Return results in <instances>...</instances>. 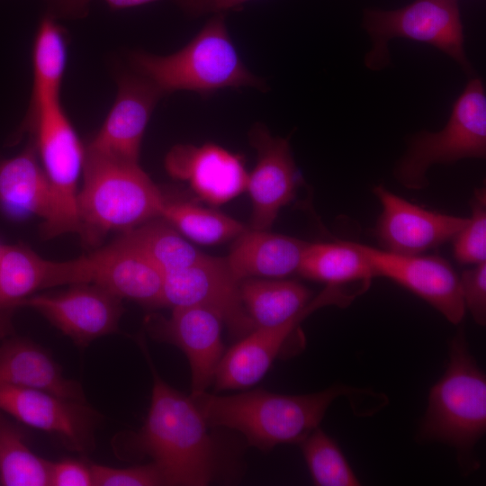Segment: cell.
Here are the masks:
<instances>
[{
  "label": "cell",
  "mask_w": 486,
  "mask_h": 486,
  "mask_svg": "<svg viewBox=\"0 0 486 486\" xmlns=\"http://www.w3.org/2000/svg\"><path fill=\"white\" fill-rule=\"evenodd\" d=\"M140 346L152 374L148 412L135 435V453L147 455L161 472L166 485L202 486L213 482L218 451L208 425L190 395L178 392L159 374L142 337Z\"/></svg>",
  "instance_id": "6da1fadb"
},
{
  "label": "cell",
  "mask_w": 486,
  "mask_h": 486,
  "mask_svg": "<svg viewBox=\"0 0 486 486\" xmlns=\"http://www.w3.org/2000/svg\"><path fill=\"white\" fill-rule=\"evenodd\" d=\"M357 392L335 384L301 395L256 389L233 395L203 392L190 396L208 427L236 430L249 446L267 451L280 444H299L319 427L337 398Z\"/></svg>",
  "instance_id": "7a4b0ae2"
},
{
  "label": "cell",
  "mask_w": 486,
  "mask_h": 486,
  "mask_svg": "<svg viewBox=\"0 0 486 486\" xmlns=\"http://www.w3.org/2000/svg\"><path fill=\"white\" fill-rule=\"evenodd\" d=\"M82 175L76 209L84 245L94 247L110 232L122 233L160 217L165 196L139 163L85 149Z\"/></svg>",
  "instance_id": "3957f363"
},
{
  "label": "cell",
  "mask_w": 486,
  "mask_h": 486,
  "mask_svg": "<svg viewBox=\"0 0 486 486\" xmlns=\"http://www.w3.org/2000/svg\"><path fill=\"white\" fill-rule=\"evenodd\" d=\"M133 70L164 94L192 91L209 94L227 87L266 89L265 81L250 72L230 37L225 14H215L184 48L159 56L144 51L130 56Z\"/></svg>",
  "instance_id": "277c9868"
},
{
  "label": "cell",
  "mask_w": 486,
  "mask_h": 486,
  "mask_svg": "<svg viewBox=\"0 0 486 486\" xmlns=\"http://www.w3.org/2000/svg\"><path fill=\"white\" fill-rule=\"evenodd\" d=\"M485 431L486 376L461 331L451 340L446 372L430 390L418 436L468 451Z\"/></svg>",
  "instance_id": "5b68a950"
},
{
  "label": "cell",
  "mask_w": 486,
  "mask_h": 486,
  "mask_svg": "<svg viewBox=\"0 0 486 486\" xmlns=\"http://www.w3.org/2000/svg\"><path fill=\"white\" fill-rule=\"evenodd\" d=\"M32 133V142L46 175L51 199L50 213L40 226L47 239L77 233V184L83 171L85 148L59 100L28 112L19 133Z\"/></svg>",
  "instance_id": "8992f818"
},
{
  "label": "cell",
  "mask_w": 486,
  "mask_h": 486,
  "mask_svg": "<svg viewBox=\"0 0 486 486\" xmlns=\"http://www.w3.org/2000/svg\"><path fill=\"white\" fill-rule=\"evenodd\" d=\"M486 155V94L480 78H472L453 105L446 126L439 131L415 135L394 176L413 190L428 184L427 172L435 164H453L463 158Z\"/></svg>",
  "instance_id": "52a82bcc"
},
{
  "label": "cell",
  "mask_w": 486,
  "mask_h": 486,
  "mask_svg": "<svg viewBox=\"0 0 486 486\" xmlns=\"http://www.w3.org/2000/svg\"><path fill=\"white\" fill-rule=\"evenodd\" d=\"M363 26L372 40L365 66L379 70L390 62L388 42L394 38L432 45L454 59L468 75L472 66L464 48V29L457 0H415L396 10L367 9Z\"/></svg>",
  "instance_id": "ba28073f"
},
{
  "label": "cell",
  "mask_w": 486,
  "mask_h": 486,
  "mask_svg": "<svg viewBox=\"0 0 486 486\" xmlns=\"http://www.w3.org/2000/svg\"><path fill=\"white\" fill-rule=\"evenodd\" d=\"M368 289L354 291L344 286L326 285L309 304L286 322L269 328H255L224 352L217 367L213 385L216 392L247 389L257 383L267 373L286 340L311 313L326 306L345 308Z\"/></svg>",
  "instance_id": "9c48e42d"
},
{
  "label": "cell",
  "mask_w": 486,
  "mask_h": 486,
  "mask_svg": "<svg viewBox=\"0 0 486 486\" xmlns=\"http://www.w3.org/2000/svg\"><path fill=\"white\" fill-rule=\"evenodd\" d=\"M68 265L69 285L93 284L122 300L148 308L164 307L163 273L122 236L87 255L68 260Z\"/></svg>",
  "instance_id": "30bf717a"
},
{
  "label": "cell",
  "mask_w": 486,
  "mask_h": 486,
  "mask_svg": "<svg viewBox=\"0 0 486 486\" xmlns=\"http://www.w3.org/2000/svg\"><path fill=\"white\" fill-rule=\"evenodd\" d=\"M239 283L226 257L207 256L186 268L164 274V307L200 306L214 311L231 336L241 338L255 329L239 294Z\"/></svg>",
  "instance_id": "8fae6325"
},
{
  "label": "cell",
  "mask_w": 486,
  "mask_h": 486,
  "mask_svg": "<svg viewBox=\"0 0 486 486\" xmlns=\"http://www.w3.org/2000/svg\"><path fill=\"white\" fill-rule=\"evenodd\" d=\"M13 307L37 310L78 347L115 333L124 312L122 300L93 284H75L59 292L35 294Z\"/></svg>",
  "instance_id": "7c38bea8"
},
{
  "label": "cell",
  "mask_w": 486,
  "mask_h": 486,
  "mask_svg": "<svg viewBox=\"0 0 486 486\" xmlns=\"http://www.w3.org/2000/svg\"><path fill=\"white\" fill-rule=\"evenodd\" d=\"M0 410L58 437L69 449L90 451L98 413L86 402L0 382Z\"/></svg>",
  "instance_id": "4fadbf2b"
},
{
  "label": "cell",
  "mask_w": 486,
  "mask_h": 486,
  "mask_svg": "<svg viewBox=\"0 0 486 486\" xmlns=\"http://www.w3.org/2000/svg\"><path fill=\"white\" fill-rule=\"evenodd\" d=\"M374 276H383L410 290L452 324L465 312L459 276L448 261L437 256L400 255L357 243Z\"/></svg>",
  "instance_id": "5bb4252c"
},
{
  "label": "cell",
  "mask_w": 486,
  "mask_h": 486,
  "mask_svg": "<svg viewBox=\"0 0 486 486\" xmlns=\"http://www.w3.org/2000/svg\"><path fill=\"white\" fill-rule=\"evenodd\" d=\"M223 321L214 311L200 306L172 308L169 318L158 315L146 320L150 337L177 346L186 356L191 369L190 395L206 392L224 354Z\"/></svg>",
  "instance_id": "9a60e30c"
},
{
  "label": "cell",
  "mask_w": 486,
  "mask_h": 486,
  "mask_svg": "<svg viewBox=\"0 0 486 486\" xmlns=\"http://www.w3.org/2000/svg\"><path fill=\"white\" fill-rule=\"evenodd\" d=\"M249 142L256 152L247 184L252 202L250 229L268 230L280 210L294 199L302 176L287 139L272 136L258 123L249 132Z\"/></svg>",
  "instance_id": "2e32d148"
},
{
  "label": "cell",
  "mask_w": 486,
  "mask_h": 486,
  "mask_svg": "<svg viewBox=\"0 0 486 486\" xmlns=\"http://www.w3.org/2000/svg\"><path fill=\"white\" fill-rule=\"evenodd\" d=\"M117 86L112 109L85 149L112 159L139 163L145 130L163 94L136 71L120 75Z\"/></svg>",
  "instance_id": "e0dca14e"
},
{
  "label": "cell",
  "mask_w": 486,
  "mask_h": 486,
  "mask_svg": "<svg viewBox=\"0 0 486 486\" xmlns=\"http://www.w3.org/2000/svg\"><path fill=\"white\" fill-rule=\"evenodd\" d=\"M374 194L382 205L375 235L384 250L400 255H420L451 239L468 219L428 211L394 194L383 185Z\"/></svg>",
  "instance_id": "ac0fdd59"
},
{
  "label": "cell",
  "mask_w": 486,
  "mask_h": 486,
  "mask_svg": "<svg viewBox=\"0 0 486 486\" xmlns=\"http://www.w3.org/2000/svg\"><path fill=\"white\" fill-rule=\"evenodd\" d=\"M165 168L211 204L224 203L247 190L243 158L213 143L176 145L165 158Z\"/></svg>",
  "instance_id": "d6986e66"
},
{
  "label": "cell",
  "mask_w": 486,
  "mask_h": 486,
  "mask_svg": "<svg viewBox=\"0 0 486 486\" xmlns=\"http://www.w3.org/2000/svg\"><path fill=\"white\" fill-rule=\"evenodd\" d=\"M309 243L265 230L247 228L235 238L226 260L238 281L284 278L298 272Z\"/></svg>",
  "instance_id": "ffe728a7"
},
{
  "label": "cell",
  "mask_w": 486,
  "mask_h": 486,
  "mask_svg": "<svg viewBox=\"0 0 486 486\" xmlns=\"http://www.w3.org/2000/svg\"><path fill=\"white\" fill-rule=\"evenodd\" d=\"M0 382L86 402L82 386L67 378L43 347L24 338L10 335L0 341Z\"/></svg>",
  "instance_id": "44dd1931"
},
{
  "label": "cell",
  "mask_w": 486,
  "mask_h": 486,
  "mask_svg": "<svg viewBox=\"0 0 486 486\" xmlns=\"http://www.w3.org/2000/svg\"><path fill=\"white\" fill-rule=\"evenodd\" d=\"M0 207L10 216L43 221L50 213V186L32 141L18 155L0 160Z\"/></svg>",
  "instance_id": "7402d4cb"
},
{
  "label": "cell",
  "mask_w": 486,
  "mask_h": 486,
  "mask_svg": "<svg viewBox=\"0 0 486 486\" xmlns=\"http://www.w3.org/2000/svg\"><path fill=\"white\" fill-rule=\"evenodd\" d=\"M243 307L255 328L286 322L311 301V292L303 284L282 278H247L239 283Z\"/></svg>",
  "instance_id": "603a6c76"
},
{
  "label": "cell",
  "mask_w": 486,
  "mask_h": 486,
  "mask_svg": "<svg viewBox=\"0 0 486 486\" xmlns=\"http://www.w3.org/2000/svg\"><path fill=\"white\" fill-rule=\"evenodd\" d=\"M326 285L371 282L374 270L356 242L309 243L298 272Z\"/></svg>",
  "instance_id": "cb8c5ba5"
},
{
  "label": "cell",
  "mask_w": 486,
  "mask_h": 486,
  "mask_svg": "<svg viewBox=\"0 0 486 486\" xmlns=\"http://www.w3.org/2000/svg\"><path fill=\"white\" fill-rule=\"evenodd\" d=\"M57 286V261L22 244H0V306H13L35 292Z\"/></svg>",
  "instance_id": "d4e9b609"
},
{
  "label": "cell",
  "mask_w": 486,
  "mask_h": 486,
  "mask_svg": "<svg viewBox=\"0 0 486 486\" xmlns=\"http://www.w3.org/2000/svg\"><path fill=\"white\" fill-rule=\"evenodd\" d=\"M120 236L149 257L163 274L186 268L208 256L185 240L162 217L145 221Z\"/></svg>",
  "instance_id": "484cf974"
},
{
  "label": "cell",
  "mask_w": 486,
  "mask_h": 486,
  "mask_svg": "<svg viewBox=\"0 0 486 486\" xmlns=\"http://www.w3.org/2000/svg\"><path fill=\"white\" fill-rule=\"evenodd\" d=\"M67 55L65 33L55 18L48 14L41 20L33 43V86L29 112L59 100Z\"/></svg>",
  "instance_id": "4316f807"
},
{
  "label": "cell",
  "mask_w": 486,
  "mask_h": 486,
  "mask_svg": "<svg viewBox=\"0 0 486 486\" xmlns=\"http://www.w3.org/2000/svg\"><path fill=\"white\" fill-rule=\"evenodd\" d=\"M160 217L180 234L199 244L215 245L236 238L247 230L238 220L217 211L165 197Z\"/></svg>",
  "instance_id": "83f0119b"
},
{
  "label": "cell",
  "mask_w": 486,
  "mask_h": 486,
  "mask_svg": "<svg viewBox=\"0 0 486 486\" xmlns=\"http://www.w3.org/2000/svg\"><path fill=\"white\" fill-rule=\"evenodd\" d=\"M50 463L29 448L18 427L0 417V485L50 486Z\"/></svg>",
  "instance_id": "f1b7e54d"
},
{
  "label": "cell",
  "mask_w": 486,
  "mask_h": 486,
  "mask_svg": "<svg viewBox=\"0 0 486 486\" xmlns=\"http://www.w3.org/2000/svg\"><path fill=\"white\" fill-rule=\"evenodd\" d=\"M299 444L315 485L356 486L360 484L338 445L319 427Z\"/></svg>",
  "instance_id": "f546056e"
},
{
  "label": "cell",
  "mask_w": 486,
  "mask_h": 486,
  "mask_svg": "<svg viewBox=\"0 0 486 486\" xmlns=\"http://www.w3.org/2000/svg\"><path fill=\"white\" fill-rule=\"evenodd\" d=\"M486 194L475 191L471 202L472 215L453 238L454 256L463 265H477L486 261Z\"/></svg>",
  "instance_id": "4dcf8cb0"
},
{
  "label": "cell",
  "mask_w": 486,
  "mask_h": 486,
  "mask_svg": "<svg viewBox=\"0 0 486 486\" xmlns=\"http://www.w3.org/2000/svg\"><path fill=\"white\" fill-rule=\"evenodd\" d=\"M94 486H158L165 479L152 462L127 468L91 464Z\"/></svg>",
  "instance_id": "1f68e13d"
},
{
  "label": "cell",
  "mask_w": 486,
  "mask_h": 486,
  "mask_svg": "<svg viewBox=\"0 0 486 486\" xmlns=\"http://www.w3.org/2000/svg\"><path fill=\"white\" fill-rule=\"evenodd\" d=\"M461 294L465 310L474 321L484 326L486 323V262L474 265L463 272L459 277Z\"/></svg>",
  "instance_id": "d6a6232c"
},
{
  "label": "cell",
  "mask_w": 486,
  "mask_h": 486,
  "mask_svg": "<svg viewBox=\"0 0 486 486\" xmlns=\"http://www.w3.org/2000/svg\"><path fill=\"white\" fill-rule=\"evenodd\" d=\"M50 486H94L91 465L74 459L51 462Z\"/></svg>",
  "instance_id": "836d02e7"
},
{
  "label": "cell",
  "mask_w": 486,
  "mask_h": 486,
  "mask_svg": "<svg viewBox=\"0 0 486 486\" xmlns=\"http://www.w3.org/2000/svg\"><path fill=\"white\" fill-rule=\"evenodd\" d=\"M52 17L83 18L88 14L93 0H44ZM112 9L119 10L143 5L157 0H104Z\"/></svg>",
  "instance_id": "e575fe53"
},
{
  "label": "cell",
  "mask_w": 486,
  "mask_h": 486,
  "mask_svg": "<svg viewBox=\"0 0 486 486\" xmlns=\"http://www.w3.org/2000/svg\"><path fill=\"white\" fill-rule=\"evenodd\" d=\"M188 15L197 17L208 14H225L241 7L251 0H174Z\"/></svg>",
  "instance_id": "d590c367"
},
{
  "label": "cell",
  "mask_w": 486,
  "mask_h": 486,
  "mask_svg": "<svg viewBox=\"0 0 486 486\" xmlns=\"http://www.w3.org/2000/svg\"><path fill=\"white\" fill-rule=\"evenodd\" d=\"M16 308L0 306V341L13 333V314Z\"/></svg>",
  "instance_id": "8d00e7d4"
}]
</instances>
